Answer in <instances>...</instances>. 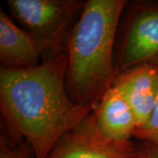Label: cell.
<instances>
[{"instance_id": "obj_1", "label": "cell", "mask_w": 158, "mask_h": 158, "mask_svg": "<svg viewBox=\"0 0 158 158\" xmlns=\"http://www.w3.org/2000/svg\"><path fill=\"white\" fill-rule=\"evenodd\" d=\"M66 71V52L46 58L32 68L0 69L1 113L12 139L24 138L34 158L48 157L62 136L94 110L69 97Z\"/></svg>"}, {"instance_id": "obj_2", "label": "cell", "mask_w": 158, "mask_h": 158, "mask_svg": "<svg viewBox=\"0 0 158 158\" xmlns=\"http://www.w3.org/2000/svg\"><path fill=\"white\" fill-rule=\"evenodd\" d=\"M125 0H89L69 35L66 88L75 103L95 109L118 71L113 50Z\"/></svg>"}, {"instance_id": "obj_3", "label": "cell", "mask_w": 158, "mask_h": 158, "mask_svg": "<svg viewBox=\"0 0 158 158\" xmlns=\"http://www.w3.org/2000/svg\"><path fill=\"white\" fill-rule=\"evenodd\" d=\"M85 3L79 0H8L12 17L40 47L44 57L66 52L71 24Z\"/></svg>"}, {"instance_id": "obj_4", "label": "cell", "mask_w": 158, "mask_h": 158, "mask_svg": "<svg viewBox=\"0 0 158 158\" xmlns=\"http://www.w3.org/2000/svg\"><path fill=\"white\" fill-rule=\"evenodd\" d=\"M48 158H140L132 141L116 142L104 136L91 113L58 141Z\"/></svg>"}, {"instance_id": "obj_5", "label": "cell", "mask_w": 158, "mask_h": 158, "mask_svg": "<svg viewBox=\"0 0 158 158\" xmlns=\"http://www.w3.org/2000/svg\"><path fill=\"white\" fill-rule=\"evenodd\" d=\"M118 62L121 70L143 63L158 64V5L136 6L126 29Z\"/></svg>"}, {"instance_id": "obj_6", "label": "cell", "mask_w": 158, "mask_h": 158, "mask_svg": "<svg viewBox=\"0 0 158 158\" xmlns=\"http://www.w3.org/2000/svg\"><path fill=\"white\" fill-rule=\"evenodd\" d=\"M112 86L120 92L133 109L136 130L145 127L158 98V64L143 63L121 70Z\"/></svg>"}, {"instance_id": "obj_7", "label": "cell", "mask_w": 158, "mask_h": 158, "mask_svg": "<svg viewBox=\"0 0 158 158\" xmlns=\"http://www.w3.org/2000/svg\"><path fill=\"white\" fill-rule=\"evenodd\" d=\"M91 117L102 135L116 142L131 141L137 129L133 109L113 86L102 97Z\"/></svg>"}, {"instance_id": "obj_8", "label": "cell", "mask_w": 158, "mask_h": 158, "mask_svg": "<svg viewBox=\"0 0 158 158\" xmlns=\"http://www.w3.org/2000/svg\"><path fill=\"white\" fill-rule=\"evenodd\" d=\"M0 59L4 67L27 69L40 64L45 59L37 41L0 10Z\"/></svg>"}, {"instance_id": "obj_9", "label": "cell", "mask_w": 158, "mask_h": 158, "mask_svg": "<svg viewBox=\"0 0 158 158\" xmlns=\"http://www.w3.org/2000/svg\"><path fill=\"white\" fill-rule=\"evenodd\" d=\"M134 137L144 142L158 146V98L148 122L142 128L136 130Z\"/></svg>"}, {"instance_id": "obj_10", "label": "cell", "mask_w": 158, "mask_h": 158, "mask_svg": "<svg viewBox=\"0 0 158 158\" xmlns=\"http://www.w3.org/2000/svg\"><path fill=\"white\" fill-rule=\"evenodd\" d=\"M12 144L9 140L1 136L0 158H27L32 151L29 144L25 141L21 144Z\"/></svg>"}, {"instance_id": "obj_11", "label": "cell", "mask_w": 158, "mask_h": 158, "mask_svg": "<svg viewBox=\"0 0 158 158\" xmlns=\"http://www.w3.org/2000/svg\"><path fill=\"white\" fill-rule=\"evenodd\" d=\"M143 148H145L146 152L149 158H158V146H155L147 142H144Z\"/></svg>"}, {"instance_id": "obj_12", "label": "cell", "mask_w": 158, "mask_h": 158, "mask_svg": "<svg viewBox=\"0 0 158 158\" xmlns=\"http://www.w3.org/2000/svg\"><path fill=\"white\" fill-rule=\"evenodd\" d=\"M140 158H149L148 156L147 152H146V150H145V148L143 147L140 149Z\"/></svg>"}]
</instances>
